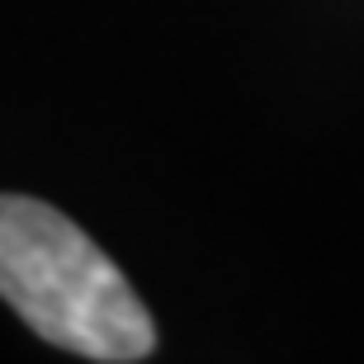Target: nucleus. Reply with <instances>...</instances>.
<instances>
[{"label":"nucleus","mask_w":364,"mask_h":364,"mask_svg":"<svg viewBox=\"0 0 364 364\" xmlns=\"http://www.w3.org/2000/svg\"><path fill=\"white\" fill-rule=\"evenodd\" d=\"M0 298L48 346L105 364L147 360L156 326L123 270L53 203L0 194Z\"/></svg>","instance_id":"nucleus-1"}]
</instances>
